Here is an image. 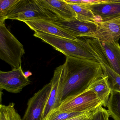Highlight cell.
Masks as SVG:
<instances>
[{
	"label": "cell",
	"mask_w": 120,
	"mask_h": 120,
	"mask_svg": "<svg viewBox=\"0 0 120 120\" xmlns=\"http://www.w3.org/2000/svg\"><path fill=\"white\" fill-rule=\"evenodd\" d=\"M106 107L109 116L114 120H120V93L111 91Z\"/></svg>",
	"instance_id": "cell-18"
},
{
	"label": "cell",
	"mask_w": 120,
	"mask_h": 120,
	"mask_svg": "<svg viewBox=\"0 0 120 120\" xmlns=\"http://www.w3.org/2000/svg\"><path fill=\"white\" fill-rule=\"evenodd\" d=\"M65 1L69 4H76L83 5H93L99 4L102 3L107 2V0H65Z\"/></svg>",
	"instance_id": "cell-23"
},
{
	"label": "cell",
	"mask_w": 120,
	"mask_h": 120,
	"mask_svg": "<svg viewBox=\"0 0 120 120\" xmlns=\"http://www.w3.org/2000/svg\"><path fill=\"white\" fill-rule=\"evenodd\" d=\"M22 22L35 32H43L71 40H76L77 39V38L70 35L52 21L38 19Z\"/></svg>",
	"instance_id": "cell-12"
},
{
	"label": "cell",
	"mask_w": 120,
	"mask_h": 120,
	"mask_svg": "<svg viewBox=\"0 0 120 120\" xmlns=\"http://www.w3.org/2000/svg\"><path fill=\"white\" fill-rule=\"evenodd\" d=\"M53 22L76 38H87L96 32L99 26L97 23L82 21L77 19L70 21L59 20Z\"/></svg>",
	"instance_id": "cell-9"
},
{
	"label": "cell",
	"mask_w": 120,
	"mask_h": 120,
	"mask_svg": "<svg viewBox=\"0 0 120 120\" xmlns=\"http://www.w3.org/2000/svg\"><path fill=\"white\" fill-rule=\"evenodd\" d=\"M100 42L109 61V67L120 75V45L118 43L113 41Z\"/></svg>",
	"instance_id": "cell-14"
},
{
	"label": "cell",
	"mask_w": 120,
	"mask_h": 120,
	"mask_svg": "<svg viewBox=\"0 0 120 120\" xmlns=\"http://www.w3.org/2000/svg\"><path fill=\"white\" fill-rule=\"evenodd\" d=\"M24 75L27 78H28V77L32 75V73L30 71H26L24 73Z\"/></svg>",
	"instance_id": "cell-25"
},
{
	"label": "cell",
	"mask_w": 120,
	"mask_h": 120,
	"mask_svg": "<svg viewBox=\"0 0 120 120\" xmlns=\"http://www.w3.org/2000/svg\"><path fill=\"white\" fill-rule=\"evenodd\" d=\"M87 89L94 93L102 102V106L106 107L111 92L107 76L103 74L101 77L92 82L88 86Z\"/></svg>",
	"instance_id": "cell-15"
},
{
	"label": "cell",
	"mask_w": 120,
	"mask_h": 120,
	"mask_svg": "<svg viewBox=\"0 0 120 120\" xmlns=\"http://www.w3.org/2000/svg\"><path fill=\"white\" fill-rule=\"evenodd\" d=\"M23 45L11 34L4 23H0V58L13 69L21 67L25 54Z\"/></svg>",
	"instance_id": "cell-4"
},
{
	"label": "cell",
	"mask_w": 120,
	"mask_h": 120,
	"mask_svg": "<svg viewBox=\"0 0 120 120\" xmlns=\"http://www.w3.org/2000/svg\"><path fill=\"white\" fill-rule=\"evenodd\" d=\"M64 81V76L61 65L55 70L53 77L50 82L51 91L43 111V120L51 110L56 109L59 106Z\"/></svg>",
	"instance_id": "cell-8"
},
{
	"label": "cell",
	"mask_w": 120,
	"mask_h": 120,
	"mask_svg": "<svg viewBox=\"0 0 120 120\" xmlns=\"http://www.w3.org/2000/svg\"><path fill=\"white\" fill-rule=\"evenodd\" d=\"M34 36L50 45L66 56L99 62L92 50L84 40H71L41 32H35Z\"/></svg>",
	"instance_id": "cell-2"
},
{
	"label": "cell",
	"mask_w": 120,
	"mask_h": 120,
	"mask_svg": "<svg viewBox=\"0 0 120 120\" xmlns=\"http://www.w3.org/2000/svg\"><path fill=\"white\" fill-rule=\"evenodd\" d=\"M112 1L115 2L120 3V0H112Z\"/></svg>",
	"instance_id": "cell-26"
},
{
	"label": "cell",
	"mask_w": 120,
	"mask_h": 120,
	"mask_svg": "<svg viewBox=\"0 0 120 120\" xmlns=\"http://www.w3.org/2000/svg\"><path fill=\"white\" fill-rule=\"evenodd\" d=\"M87 38L100 41L118 43L120 38V16L110 21L99 23L96 32Z\"/></svg>",
	"instance_id": "cell-10"
},
{
	"label": "cell",
	"mask_w": 120,
	"mask_h": 120,
	"mask_svg": "<svg viewBox=\"0 0 120 120\" xmlns=\"http://www.w3.org/2000/svg\"><path fill=\"white\" fill-rule=\"evenodd\" d=\"M14 103L11 102L7 105H0V120H22L15 109Z\"/></svg>",
	"instance_id": "cell-19"
},
{
	"label": "cell",
	"mask_w": 120,
	"mask_h": 120,
	"mask_svg": "<svg viewBox=\"0 0 120 120\" xmlns=\"http://www.w3.org/2000/svg\"><path fill=\"white\" fill-rule=\"evenodd\" d=\"M69 4V3H68ZM76 15V19L82 21L99 23L100 21L96 17L87 5L69 4Z\"/></svg>",
	"instance_id": "cell-16"
},
{
	"label": "cell",
	"mask_w": 120,
	"mask_h": 120,
	"mask_svg": "<svg viewBox=\"0 0 120 120\" xmlns=\"http://www.w3.org/2000/svg\"><path fill=\"white\" fill-rule=\"evenodd\" d=\"M101 66L103 74L108 77V82L111 91L120 93V75L114 71L109 64L99 60Z\"/></svg>",
	"instance_id": "cell-17"
},
{
	"label": "cell",
	"mask_w": 120,
	"mask_h": 120,
	"mask_svg": "<svg viewBox=\"0 0 120 120\" xmlns=\"http://www.w3.org/2000/svg\"><path fill=\"white\" fill-rule=\"evenodd\" d=\"M85 113L86 112H62L55 109L51 110L45 119L47 120H66Z\"/></svg>",
	"instance_id": "cell-20"
},
{
	"label": "cell",
	"mask_w": 120,
	"mask_h": 120,
	"mask_svg": "<svg viewBox=\"0 0 120 120\" xmlns=\"http://www.w3.org/2000/svg\"><path fill=\"white\" fill-rule=\"evenodd\" d=\"M51 91L50 83L44 86L30 98L22 120H43V111Z\"/></svg>",
	"instance_id": "cell-6"
},
{
	"label": "cell",
	"mask_w": 120,
	"mask_h": 120,
	"mask_svg": "<svg viewBox=\"0 0 120 120\" xmlns=\"http://www.w3.org/2000/svg\"><path fill=\"white\" fill-rule=\"evenodd\" d=\"M8 19L22 22L38 19L53 22L60 20L54 14L42 7L37 0H19L9 12Z\"/></svg>",
	"instance_id": "cell-3"
},
{
	"label": "cell",
	"mask_w": 120,
	"mask_h": 120,
	"mask_svg": "<svg viewBox=\"0 0 120 120\" xmlns=\"http://www.w3.org/2000/svg\"><path fill=\"white\" fill-rule=\"evenodd\" d=\"M100 22L110 21L120 16V3L112 0L93 5H87Z\"/></svg>",
	"instance_id": "cell-13"
},
{
	"label": "cell",
	"mask_w": 120,
	"mask_h": 120,
	"mask_svg": "<svg viewBox=\"0 0 120 120\" xmlns=\"http://www.w3.org/2000/svg\"><path fill=\"white\" fill-rule=\"evenodd\" d=\"M19 0H0V23L7 19L9 11Z\"/></svg>",
	"instance_id": "cell-21"
},
{
	"label": "cell",
	"mask_w": 120,
	"mask_h": 120,
	"mask_svg": "<svg viewBox=\"0 0 120 120\" xmlns=\"http://www.w3.org/2000/svg\"><path fill=\"white\" fill-rule=\"evenodd\" d=\"M93 111L86 112L79 116L66 120H91ZM43 120H47V119H45Z\"/></svg>",
	"instance_id": "cell-24"
},
{
	"label": "cell",
	"mask_w": 120,
	"mask_h": 120,
	"mask_svg": "<svg viewBox=\"0 0 120 120\" xmlns=\"http://www.w3.org/2000/svg\"><path fill=\"white\" fill-rule=\"evenodd\" d=\"M109 116L107 110L100 107L93 111L91 120H109Z\"/></svg>",
	"instance_id": "cell-22"
},
{
	"label": "cell",
	"mask_w": 120,
	"mask_h": 120,
	"mask_svg": "<svg viewBox=\"0 0 120 120\" xmlns=\"http://www.w3.org/2000/svg\"><path fill=\"white\" fill-rule=\"evenodd\" d=\"M24 75L22 67L8 71H0V89L11 93H19L31 83Z\"/></svg>",
	"instance_id": "cell-7"
},
{
	"label": "cell",
	"mask_w": 120,
	"mask_h": 120,
	"mask_svg": "<svg viewBox=\"0 0 120 120\" xmlns=\"http://www.w3.org/2000/svg\"><path fill=\"white\" fill-rule=\"evenodd\" d=\"M43 7L54 14L60 20L70 21L76 19V15L65 0H37Z\"/></svg>",
	"instance_id": "cell-11"
},
{
	"label": "cell",
	"mask_w": 120,
	"mask_h": 120,
	"mask_svg": "<svg viewBox=\"0 0 120 120\" xmlns=\"http://www.w3.org/2000/svg\"><path fill=\"white\" fill-rule=\"evenodd\" d=\"M102 106V102L96 94L87 89L66 98L56 109L62 112H91Z\"/></svg>",
	"instance_id": "cell-5"
},
{
	"label": "cell",
	"mask_w": 120,
	"mask_h": 120,
	"mask_svg": "<svg viewBox=\"0 0 120 120\" xmlns=\"http://www.w3.org/2000/svg\"><path fill=\"white\" fill-rule=\"evenodd\" d=\"M61 65L64 81L61 102L68 97L85 91L92 82L103 75L101 66L98 62L68 56Z\"/></svg>",
	"instance_id": "cell-1"
}]
</instances>
